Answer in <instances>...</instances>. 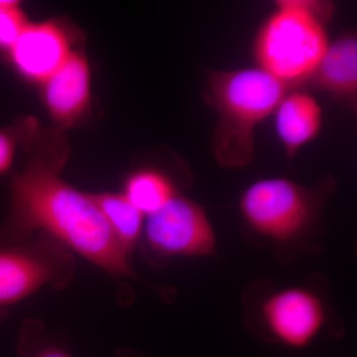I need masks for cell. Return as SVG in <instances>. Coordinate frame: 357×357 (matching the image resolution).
<instances>
[{
    "label": "cell",
    "mask_w": 357,
    "mask_h": 357,
    "mask_svg": "<svg viewBox=\"0 0 357 357\" xmlns=\"http://www.w3.org/2000/svg\"><path fill=\"white\" fill-rule=\"evenodd\" d=\"M18 354L21 357H73L60 345L45 340L35 328H26L21 333Z\"/></svg>",
    "instance_id": "cell-15"
},
{
    "label": "cell",
    "mask_w": 357,
    "mask_h": 357,
    "mask_svg": "<svg viewBox=\"0 0 357 357\" xmlns=\"http://www.w3.org/2000/svg\"><path fill=\"white\" fill-rule=\"evenodd\" d=\"M116 357H144L132 349H121Z\"/></svg>",
    "instance_id": "cell-17"
},
{
    "label": "cell",
    "mask_w": 357,
    "mask_h": 357,
    "mask_svg": "<svg viewBox=\"0 0 357 357\" xmlns=\"http://www.w3.org/2000/svg\"><path fill=\"white\" fill-rule=\"evenodd\" d=\"M256 34L253 45L257 68L289 88L307 82L325 55L326 24L332 18V2L279 0Z\"/></svg>",
    "instance_id": "cell-3"
},
{
    "label": "cell",
    "mask_w": 357,
    "mask_h": 357,
    "mask_svg": "<svg viewBox=\"0 0 357 357\" xmlns=\"http://www.w3.org/2000/svg\"><path fill=\"white\" fill-rule=\"evenodd\" d=\"M312 86L356 112L357 107V37L347 32L328 45L318 67L307 79Z\"/></svg>",
    "instance_id": "cell-10"
},
{
    "label": "cell",
    "mask_w": 357,
    "mask_h": 357,
    "mask_svg": "<svg viewBox=\"0 0 357 357\" xmlns=\"http://www.w3.org/2000/svg\"><path fill=\"white\" fill-rule=\"evenodd\" d=\"M74 269L69 249L41 232L21 243L0 244V316L45 286L65 287Z\"/></svg>",
    "instance_id": "cell-4"
},
{
    "label": "cell",
    "mask_w": 357,
    "mask_h": 357,
    "mask_svg": "<svg viewBox=\"0 0 357 357\" xmlns=\"http://www.w3.org/2000/svg\"><path fill=\"white\" fill-rule=\"evenodd\" d=\"M42 84L45 105L59 126H73L89 109L91 69L88 60L79 52L73 51L64 64Z\"/></svg>",
    "instance_id": "cell-9"
},
{
    "label": "cell",
    "mask_w": 357,
    "mask_h": 357,
    "mask_svg": "<svg viewBox=\"0 0 357 357\" xmlns=\"http://www.w3.org/2000/svg\"><path fill=\"white\" fill-rule=\"evenodd\" d=\"M259 68L208 70L204 100L217 112L211 152L218 165L243 168L255 157V130L289 91Z\"/></svg>",
    "instance_id": "cell-2"
},
{
    "label": "cell",
    "mask_w": 357,
    "mask_h": 357,
    "mask_svg": "<svg viewBox=\"0 0 357 357\" xmlns=\"http://www.w3.org/2000/svg\"><path fill=\"white\" fill-rule=\"evenodd\" d=\"M28 21L15 0H0V51L8 52Z\"/></svg>",
    "instance_id": "cell-14"
},
{
    "label": "cell",
    "mask_w": 357,
    "mask_h": 357,
    "mask_svg": "<svg viewBox=\"0 0 357 357\" xmlns=\"http://www.w3.org/2000/svg\"><path fill=\"white\" fill-rule=\"evenodd\" d=\"M8 53L11 64L20 76L43 84L73 51L64 27L57 21L48 20L28 22Z\"/></svg>",
    "instance_id": "cell-8"
},
{
    "label": "cell",
    "mask_w": 357,
    "mask_h": 357,
    "mask_svg": "<svg viewBox=\"0 0 357 357\" xmlns=\"http://www.w3.org/2000/svg\"><path fill=\"white\" fill-rule=\"evenodd\" d=\"M20 128L0 129V175L6 173L13 165L16 148L22 138Z\"/></svg>",
    "instance_id": "cell-16"
},
{
    "label": "cell",
    "mask_w": 357,
    "mask_h": 357,
    "mask_svg": "<svg viewBox=\"0 0 357 357\" xmlns=\"http://www.w3.org/2000/svg\"><path fill=\"white\" fill-rule=\"evenodd\" d=\"M146 218L142 234L147 250L155 257H201L215 252L213 225L196 202L177 195Z\"/></svg>",
    "instance_id": "cell-6"
},
{
    "label": "cell",
    "mask_w": 357,
    "mask_h": 357,
    "mask_svg": "<svg viewBox=\"0 0 357 357\" xmlns=\"http://www.w3.org/2000/svg\"><path fill=\"white\" fill-rule=\"evenodd\" d=\"M274 112L277 136L288 158L296 156L321 132L323 109L307 91H287Z\"/></svg>",
    "instance_id": "cell-11"
},
{
    "label": "cell",
    "mask_w": 357,
    "mask_h": 357,
    "mask_svg": "<svg viewBox=\"0 0 357 357\" xmlns=\"http://www.w3.org/2000/svg\"><path fill=\"white\" fill-rule=\"evenodd\" d=\"M93 198L115 238L130 257L142 236L145 215L123 194L102 192L93 195Z\"/></svg>",
    "instance_id": "cell-12"
},
{
    "label": "cell",
    "mask_w": 357,
    "mask_h": 357,
    "mask_svg": "<svg viewBox=\"0 0 357 357\" xmlns=\"http://www.w3.org/2000/svg\"><path fill=\"white\" fill-rule=\"evenodd\" d=\"M60 166L54 157L36 156L14 176L0 244L21 243L41 232L114 278L138 279L93 195L66 183Z\"/></svg>",
    "instance_id": "cell-1"
},
{
    "label": "cell",
    "mask_w": 357,
    "mask_h": 357,
    "mask_svg": "<svg viewBox=\"0 0 357 357\" xmlns=\"http://www.w3.org/2000/svg\"><path fill=\"white\" fill-rule=\"evenodd\" d=\"M268 332L290 349H305L325 323L323 303L311 291L289 288L270 296L262 306Z\"/></svg>",
    "instance_id": "cell-7"
},
{
    "label": "cell",
    "mask_w": 357,
    "mask_h": 357,
    "mask_svg": "<svg viewBox=\"0 0 357 357\" xmlns=\"http://www.w3.org/2000/svg\"><path fill=\"white\" fill-rule=\"evenodd\" d=\"M2 318H3V317H2V316H0V319H1Z\"/></svg>",
    "instance_id": "cell-18"
},
{
    "label": "cell",
    "mask_w": 357,
    "mask_h": 357,
    "mask_svg": "<svg viewBox=\"0 0 357 357\" xmlns=\"http://www.w3.org/2000/svg\"><path fill=\"white\" fill-rule=\"evenodd\" d=\"M123 195L148 217L177 196V192L165 174L154 169H143L129 176Z\"/></svg>",
    "instance_id": "cell-13"
},
{
    "label": "cell",
    "mask_w": 357,
    "mask_h": 357,
    "mask_svg": "<svg viewBox=\"0 0 357 357\" xmlns=\"http://www.w3.org/2000/svg\"><path fill=\"white\" fill-rule=\"evenodd\" d=\"M239 206L244 220L258 234L285 243L303 234L312 222L316 196L289 178H269L249 185Z\"/></svg>",
    "instance_id": "cell-5"
}]
</instances>
